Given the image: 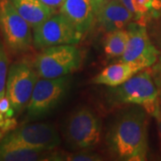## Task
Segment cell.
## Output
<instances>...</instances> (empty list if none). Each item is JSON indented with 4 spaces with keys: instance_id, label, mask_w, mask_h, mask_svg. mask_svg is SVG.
I'll use <instances>...</instances> for the list:
<instances>
[{
    "instance_id": "1",
    "label": "cell",
    "mask_w": 161,
    "mask_h": 161,
    "mask_svg": "<svg viewBox=\"0 0 161 161\" xmlns=\"http://www.w3.org/2000/svg\"><path fill=\"white\" fill-rule=\"evenodd\" d=\"M106 142L111 155L118 160H146L149 151L146 113L132 109L119 115L110 127Z\"/></svg>"
},
{
    "instance_id": "2",
    "label": "cell",
    "mask_w": 161,
    "mask_h": 161,
    "mask_svg": "<svg viewBox=\"0 0 161 161\" xmlns=\"http://www.w3.org/2000/svg\"><path fill=\"white\" fill-rule=\"evenodd\" d=\"M158 89L151 73L142 70L109 92V100L115 104H135L142 106L147 113L154 115L159 107Z\"/></svg>"
},
{
    "instance_id": "3",
    "label": "cell",
    "mask_w": 161,
    "mask_h": 161,
    "mask_svg": "<svg viewBox=\"0 0 161 161\" xmlns=\"http://www.w3.org/2000/svg\"><path fill=\"white\" fill-rule=\"evenodd\" d=\"M82 55L75 45H58L44 48L36 57L35 70L40 78H58L76 71L81 64Z\"/></svg>"
},
{
    "instance_id": "4",
    "label": "cell",
    "mask_w": 161,
    "mask_h": 161,
    "mask_svg": "<svg viewBox=\"0 0 161 161\" xmlns=\"http://www.w3.org/2000/svg\"><path fill=\"white\" fill-rule=\"evenodd\" d=\"M69 87L66 75L52 79L39 78L27 106L28 119L38 120L48 115L63 100Z\"/></svg>"
},
{
    "instance_id": "5",
    "label": "cell",
    "mask_w": 161,
    "mask_h": 161,
    "mask_svg": "<svg viewBox=\"0 0 161 161\" xmlns=\"http://www.w3.org/2000/svg\"><path fill=\"white\" fill-rule=\"evenodd\" d=\"M0 31L6 47L13 53L29 51L33 44L31 26L10 0H0Z\"/></svg>"
},
{
    "instance_id": "6",
    "label": "cell",
    "mask_w": 161,
    "mask_h": 161,
    "mask_svg": "<svg viewBox=\"0 0 161 161\" xmlns=\"http://www.w3.org/2000/svg\"><path fill=\"white\" fill-rule=\"evenodd\" d=\"M64 138L76 150H88L100 141L101 122L88 108L76 110L70 115L64 129Z\"/></svg>"
},
{
    "instance_id": "7",
    "label": "cell",
    "mask_w": 161,
    "mask_h": 161,
    "mask_svg": "<svg viewBox=\"0 0 161 161\" xmlns=\"http://www.w3.org/2000/svg\"><path fill=\"white\" fill-rule=\"evenodd\" d=\"M39 78L34 66L25 61H19L11 65L6 80V96L15 115L27 108Z\"/></svg>"
},
{
    "instance_id": "8",
    "label": "cell",
    "mask_w": 161,
    "mask_h": 161,
    "mask_svg": "<svg viewBox=\"0 0 161 161\" xmlns=\"http://www.w3.org/2000/svg\"><path fill=\"white\" fill-rule=\"evenodd\" d=\"M126 29L129 38L120 61L130 64L140 71L151 67L159 57V51L151 42L145 25L134 21L128 24Z\"/></svg>"
},
{
    "instance_id": "9",
    "label": "cell",
    "mask_w": 161,
    "mask_h": 161,
    "mask_svg": "<svg viewBox=\"0 0 161 161\" xmlns=\"http://www.w3.org/2000/svg\"><path fill=\"white\" fill-rule=\"evenodd\" d=\"M33 46L38 49L58 45L77 44L82 36L60 13L33 29Z\"/></svg>"
},
{
    "instance_id": "10",
    "label": "cell",
    "mask_w": 161,
    "mask_h": 161,
    "mask_svg": "<svg viewBox=\"0 0 161 161\" xmlns=\"http://www.w3.org/2000/svg\"><path fill=\"white\" fill-rule=\"evenodd\" d=\"M1 141L35 149L54 150L60 144L61 139L54 125L33 123L14 129Z\"/></svg>"
},
{
    "instance_id": "11",
    "label": "cell",
    "mask_w": 161,
    "mask_h": 161,
    "mask_svg": "<svg viewBox=\"0 0 161 161\" xmlns=\"http://www.w3.org/2000/svg\"><path fill=\"white\" fill-rule=\"evenodd\" d=\"M96 11V0H64L60 7V13L81 36L92 28Z\"/></svg>"
},
{
    "instance_id": "12",
    "label": "cell",
    "mask_w": 161,
    "mask_h": 161,
    "mask_svg": "<svg viewBox=\"0 0 161 161\" xmlns=\"http://www.w3.org/2000/svg\"><path fill=\"white\" fill-rule=\"evenodd\" d=\"M96 19L105 31L111 32L125 29L134 21V15L119 0H110L97 7Z\"/></svg>"
},
{
    "instance_id": "13",
    "label": "cell",
    "mask_w": 161,
    "mask_h": 161,
    "mask_svg": "<svg viewBox=\"0 0 161 161\" xmlns=\"http://www.w3.org/2000/svg\"><path fill=\"white\" fill-rule=\"evenodd\" d=\"M53 150L35 149L0 141V161L53 160Z\"/></svg>"
},
{
    "instance_id": "14",
    "label": "cell",
    "mask_w": 161,
    "mask_h": 161,
    "mask_svg": "<svg viewBox=\"0 0 161 161\" xmlns=\"http://www.w3.org/2000/svg\"><path fill=\"white\" fill-rule=\"evenodd\" d=\"M20 15L29 23L31 28H36L55 14V9L43 4L40 0H10Z\"/></svg>"
},
{
    "instance_id": "15",
    "label": "cell",
    "mask_w": 161,
    "mask_h": 161,
    "mask_svg": "<svg viewBox=\"0 0 161 161\" xmlns=\"http://www.w3.org/2000/svg\"><path fill=\"white\" fill-rule=\"evenodd\" d=\"M141 72L130 64L120 61L119 63L108 65L93 78V83L98 85L114 87L119 86L131 77Z\"/></svg>"
},
{
    "instance_id": "16",
    "label": "cell",
    "mask_w": 161,
    "mask_h": 161,
    "mask_svg": "<svg viewBox=\"0 0 161 161\" xmlns=\"http://www.w3.org/2000/svg\"><path fill=\"white\" fill-rule=\"evenodd\" d=\"M128 38L129 32L127 29L117 30L108 32L104 42L106 56L108 58L122 57L125 50Z\"/></svg>"
},
{
    "instance_id": "17",
    "label": "cell",
    "mask_w": 161,
    "mask_h": 161,
    "mask_svg": "<svg viewBox=\"0 0 161 161\" xmlns=\"http://www.w3.org/2000/svg\"><path fill=\"white\" fill-rule=\"evenodd\" d=\"M53 160L67 161H100L102 157L91 151H80L76 153H58L55 151Z\"/></svg>"
},
{
    "instance_id": "18",
    "label": "cell",
    "mask_w": 161,
    "mask_h": 161,
    "mask_svg": "<svg viewBox=\"0 0 161 161\" xmlns=\"http://www.w3.org/2000/svg\"><path fill=\"white\" fill-rule=\"evenodd\" d=\"M8 75V58L5 47L0 41V99L6 96V80Z\"/></svg>"
},
{
    "instance_id": "19",
    "label": "cell",
    "mask_w": 161,
    "mask_h": 161,
    "mask_svg": "<svg viewBox=\"0 0 161 161\" xmlns=\"http://www.w3.org/2000/svg\"><path fill=\"white\" fill-rule=\"evenodd\" d=\"M151 75L155 81L156 85L158 89V92L161 91V56L158 58L156 63L151 66Z\"/></svg>"
},
{
    "instance_id": "20",
    "label": "cell",
    "mask_w": 161,
    "mask_h": 161,
    "mask_svg": "<svg viewBox=\"0 0 161 161\" xmlns=\"http://www.w3.org/2000/svg\"><path fill=\"white\" fill-rule=\"evenodd\" d=\"M157 24H156L154 31H153V36L155 39L157 46L159 47L161 50V16L158 19H157Z\"/></svg>"
},
{
    "instance_id": "21",
    "label": "cell",
    "mask_w": 161,
    "mask_h": 161,
    "mask_svg": "<svg viewBox=\"0 0 161 161\" xmlns=\"http://www.w3.org/2000/svg\"><path fill=\"white\" fill-rule=\"evenodd\" d=\"M43 4H45L46 6L51 7L53 9H57L58 7H61L64 4V0H40Z\"/></svg>"
},
{
    "instance_id": "22",
    "label": "cell",
    "mask_w": 161,
    "mask_h": 161,
    "mask_svg": "<svg viewBox=\"0 0 161 161\" xmlns=\"http://www.w3.org/2000/svg\"><path fill=\"white\" fill-rule=\"evenodd\" d=\"M154 116L157 119V123H158V132H159V136H160V142H161V106L159 104L158 108L157 109V111L154 114Z\"/></svg>"
},
{
    "instance_id": "23",
    "label": "cell",
    "mask_w": 161,
    "mask_h": 161,
    "mask_svg": "<svg viewBox=\"0 0 161 161\" xmlns=\"http://www.w3.org/2000/svg\"><path fill=\"white\" fill-rule=\"evenodd\" d=\"M121 3L124 6L126 7L129 11H131L132 13V0H119Z\"/></svg>"
},
{
    "instance_id": "24",
    "label": "cell",
    "mask_w": 161,
    "mask_h": 161,
    "mask_svg": "<svg viewBox=\"0 0 161 161\" xmlns=\"http://www.w3.org/2000/svg\"><path fill=\"white\" fill-rule=\"evenodd\" d=\"M108 1H110V0H96V6L98 7V6H100L101 5H103V4L108 2Z\"/></svg>"
},
{
    "instance_id": "25",
    "label": "cell",
    "mask_w": 161,
    "mask_h": 161,
    "mask_svg": "<svg viewBox=\"0 0 161 161\" xmlns=\"http://www.w3.org/2000/svg\"><path fill=\"white\" fill-rule=\"evenodd\" d=\"M158 99H159V104H160L161 106V91L159 92V98H158Z\"/></svg>"
}]
</instances>
